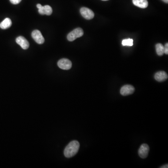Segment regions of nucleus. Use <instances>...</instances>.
Wrapping results in <instances>:
<instances>
[{
    "mask_svg": "<svg viewBox=\"0 0 168 168\" xmlns=\"http://www.w3.org/2000/svg\"><path fill=\"white\" fill-rule=\"evenodd\" d=\"M80 144L77 141H72L67 145L64 150V155L67 158L74 157L79 151Z\"/></svg>",
    "mask_w": 168,
    "mask_h": 168,
    "instance_id": "obj_1",
    "label": "nucleus"
},
{
    "mask_svg": "<svg viewBox=\"0 0 168 168\" xmlns=\"http://www.w3.org/2000/svg\"><path fill=\"white\" fill-rule=\"evenodd\" d=\"M84 31L83 30L80 28H78L69 33L67 38L68 40L72 42L78 38L82 37Z\"/></svg>",
    "mask_w": 168,
    "mask_h": 168,
    "instance_id": "obj_2",
    "label": "nucleus"
},
{
    "mask_svg": "<svg viewBox=\"0 0 168 168\" xmlns=\"http://www.w3.org/2000/svg\"><path fill=\"white\" fill-rule=\"evenodd\" d=\"M80 12L82 16L87 19V20H91L94 17V14L90 9L86 7H83L80 10Z\"/></svg>",
    "mask_w": 168,
    "mask_h": 168,
    "instance_id": "obj_3",
    "label": "nucleus"
},
{
    "mask_svg": "<svg viewBox=\"0 0 168 168\" xmlns=\"http://www.w3.org/2000/svg\"><path fill=\"white\" fill-rule=\"evenodd\" d=\"M57 66L61 69L68 70L71 68L72 63L70 60L67 58H62L57 62Z\"/></svg>",
    "mask_w": 168,
    "mask_h": 168,
    "instance_id": "obj_4",
    "label": "nucleus"
},
{
    "mask_svg": "<svg viewBox=\"0 0 168 168\" xmlns=\"http://www.w3.org/2000/svg\"><path fill=\"white\" fill-rule=\"evenodd\" d=\"M135 91L134 87L132 85H126L121 87L120 93L122 96H128L133 94Z\"/></svg>",
    "mask_w": 168,
    "mask_h": 168,
    "instance_id": "obj_5",
    "label": "nucleus"
},
{
    "mask_svg": "<svg viewBox=\"0 0 168 168\" xmlns=\"http://www.w3.org/2000/svg\"><path fill=\"white\" fill-rule=\"evenodd\" d=\"M149 151V147L147 144L143 143L141 145L138 150V155L142 158L147 157Z\"/></svg>",
    "mask_w": 168,
    "mask_h": 168,
    "instance_id": "obj_6",
    "label": "nucleus"
},
{
    "mask_svg": "<svg viewBox=\"0 0 168 168\" xmlns=\"http://www.w3.org/2000/svg\"><path fill=\"white\" fill-rule=\"evenodd\" d=\"M31 36L33 39L39 44H43L44 42V38L39 30H35L33 31L31 34Z\"/></svg>",
    "mask_w": 168,
    "mask_h": 168,
    "instance_id": "obj_7",
    "label": "nucleus"
},
{
    "mask_svg": "<svg viewBox=\"0 0 168 168\" xmlns=\"http://www.w3.org/2000/svg\"><path fill=\"white\" fill-rule=\"evenodd\" d=\"M16 43L21 46V47L24 50H27L29 47V43L24 37L22 36L18 37V38H16Z\"/></svg>",
    "mask_w": 168,
    "mask_h": 168,
    "instance_id": "obj_8",
    "label": "nucleus"
},
{
    "mask_svg": "<svg viewBox=\"0 0 168 168\" xmlns=\"http://www.w3.org/2000/svg\"><path fill=\"white\" fill-rule=\"evenodd\" d=\"M155 79L157 81L161 82L164 81L168 79V76L167 73L164 71H159L157 72L154 76Z\"/></svg>",
    "mask_w": 168,
    "mask_h": 168,
    "instance_id": "obj_9",
    "label": "nucleus"
},
{
    "mask_svg": "<svg viewBox=\"0 0 168 168\" xmlns=\"http://www.w3.org/2000/svg\"><path fill=\"white\" fill-rule=\"evenodd\" d=\"M39 13L41 15H46L47 16H50L52 13V9L51 6L49 5H45L44 6H42L41 8L39 9Z\"/></svg>",
    "mask_w": 168,
    "mask_h": 168,
    "instance_id": "obj_10",
    "label": "nucleus"
},
{
    "mask_svg": "<svg viewBox=\"0 0 168 168\" xmlns=\"http://www.w3.org/2000/svg\"><path fill=\"white\" fill-rule=\"evenodd\" d=\"M133 3L135 6L142 9H145L148 6L147 0H133Z\"/></svg>",
    "mask_w": 168,
    "mask_h": 168,
    "instance_id": "obj_11",
    "label": "nucleus"
},
{
    "mask_svg": "<svg viewBox=\"0 0 168 168\" xmlns=\"http://www.w3.org/2000/svg\"><path fill=\"white\" fill-rule=\"evenodd\" d=\"M12 25L11 20L9 18L4 19L1 24L0 28L2 29H7L9 28Z\"/></svg>",
    "mask_w": 168,
    "mask_h": 168,
    "instance_id": "obj_12",
    "label": "nucleus"
},
{
    "mask_svg": "<svg viewBox=\"0 0 168 168\" xmlns=\"http://www.w3.org/2000/svg\"><path fill=\"white\" fill-rule=\"evenodd\" d=\"M156 49L158 55L161 56L164 54V46L161 43H159L156 44Z\"/></svg>",
    "mask_w": 168,
    "mask_h": 168,
    "instance_id": "obj_13",
    "label": "nucleus"
},
{
    "mask_svg": "<svg viewBox=\"0 0 168 168\" xmlns=\"http://www.w3.org/2000/svg\"><path fill=\"white\" fill-rule=\"evenodd\" d=\"M122 44L123 46H132L133 45V40L129 39L122 40Z\"/></svg>",
    "mask_w": 168,
    "mask_h": 168,
    "instance_id": "obj_14",
    "label": "nucleus"
},
{
    "mask_svg": "<svg viewBox=\"0 0 168 168\" xmlns=\"http://www.w3.org/2000/svg\"><path fill=\"white\" fill-rule=\"evenodd\" d=\"M164 52L165 54H168V43H166L164 46Z\"/></svg>",
    "mask_w": 168,
    "mask_h": 168,
    "instance_id": "obj_15",
    "label": "nucleus"
},
{
    "mask_svg": "<svg viewBox=\"0 0 168 168\" xmlns=\"http://www.w3.org/2000/svg\"><path fill=\"white\" fill-rule=\"evenodd\" d=\"M22 0H10V2L13 4H17L21 2Z\"/></svg>",
    "mask_w": 168,
    "mask_h": 168,
    "instance_id": "obj_16",
    "label": "nucleus"
},
{
    "mask_svg": "<svg viewBox=\"0 0 168 168\" xmlns=\"http://www.w3.org/2000/svg\"><path fill=\"white\" fill-rule=\"evenodd\" d=\"M161 168H168V164H166V165H163V166H161L160 167Z\"/></svg>",
    "mask_w": 168,
    "mask_h": 168,
    "instance_id": "obj_17",
    "label": "nucleus"
},
{
    "mask_svg": "<svg viewBox=\"0 0 168 168\" xmlns=\"http://www.w3.org/2000/svg\"><path fill=\"white\" fill-rule=\"evenodd\" d=\"M42 5H41L40 4H37V8H38V9H40V8H41L42 7Z\"/></svg>",
    "mask_w": 168,
    "mask_h": 168,
    "instance_id": "obj_18",
    "label": "nucleus"
},
{
    "mask_svg": "<svg viewBox=\"0 0 168 168\" xmlns=\"http://www.w3.org/2000/svg\"><path fill=\"white\" fill-rule=\"evenodd\" d=\"M161 1H163V2H165V3H168V0H161Z\"/></svg>",
    "mask_w": 168,
    "mask_h": 168,
    "instance_id": "obj_19",
    "label": "nucleus"
},
{
    "mask_svg": "<svg viewBox=\"0 0 168 168\" xmlns=\"http://www.w3.org/2000/svg\"><path fill=\"white\" fill-rule=\"evenodd\" d=\"M102 1H108V0H102Z\"/></svg>",
    "mask_w": 168,
    "mask_h": 168,
    "instance_id": "obj_20",
    "label": "nucleus"
}]
</instances>
